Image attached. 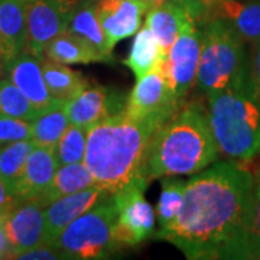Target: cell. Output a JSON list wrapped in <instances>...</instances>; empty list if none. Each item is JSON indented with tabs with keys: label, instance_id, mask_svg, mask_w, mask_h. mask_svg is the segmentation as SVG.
Listing matches in <instances>:
<instances>
[{
	"label": "cell",
	"instance_id": "28",
	"mask_svg": "<svg viewBox=\"0 0 260 260\" xmlns=\"http://www.w3.org/2000/svg\"><path fill=\"white\" fill-rule=\"evenodd\" d=\"M39 112L8 77L0 78V116L32 121Z\"/></svg>",
	"mask_w": 260,
	"mask_h": 260
},
{
	"label": "cell",
	"instance_id": "13",
	"mask_svg": "<svg viewBox=\"0 0 260 260\" xmlns=\"http://www.w3.org/2000/svg\"><path fill=\"white\" fill-rule=\"evenodd\" d=\"M95 10L112 51L120 41L138 34L148 12L142 0H99Z\"/></svg>",
	"mask_w": 260,
	"mask_h": 260
},
{
	"label": "cell",
	"instance_id": "26",
	"mask_svg": "<svg viewBox=\"0 0 260 260\" xmlns=\"http://www.w3.org/2000/svg\"><path fill=\"white\" fill-rule=\"evenodd\" d=\"M253 159L257 160L253 174L250 211L242 243L239 259H260V152Z\"/></svg>",
	"mask_w": 260,
	"mask_h": 260
},
{
	"label": "cell",
	"instance_id": "3",
	"mask_svg": "<svg viewBox=\"0 0 260 260\" xmlns=\"http://www.w3.org/2000/svg\"><path fill=\"white\" fill-rule=\"evenodd\" d=\"M208 112L191 103L178 110L156 132L143 174L152 179L192 177L211 167L218 156Z\"/></svg>",
	"mask_w": 260,
	"mask_h": 260
},
{
	"label": "cell",
	"instance_id": "5",
	"mask_svg": "<svg viewBox=\"0 0 260 260\" xmlns=\"http://www.w3.org/2000/svg\"><path fill=\"white\" fill-rule=\"evenodd\" d=\"M239 34L220 18L203 23V47L197 73V87L208 94L250 78V59Z\"/></svg>",
	"mask_w": 260,
	"mask_h": 260
},
{
	"label": "cell",
	"instance_id": "19",
	"mask_svg": "<svg viewBox=\"0 0 260 260\" xmlns=\"http://www.w3.org/2000/svg\"><path fill=\"white\" fill-rule=\"evenodd\" d=\"M146 13L148 15H146L145 25L156 37L159 45L162 48V52L165 55V59H167L168 52L174 45V42L177 41L182 26L189 19L194 18L184 6H181L178 3H172V2L152 8Z\"/></svg>",
	"mask_w": 260,
	"mask_h": 260
},
{
	"label": "cell",
	"instance_id": "10",
	"mask_svg": "<svg viewBox=\"0 0 260 260\" xmlns=\"http://www.w3.org/2000/svg\"><path fill=\"white\" fill-rule=\"evenodd\" d=\"M5 232L13 251L12 259L23 251L45 244V207L38 200H23L3 218Z\"/></svg>",
	"mask_w": 260,
	"mask_h": 260
},
{
	"label": "cell",
	"instance_id": "30",
	"mask_svg": "<svg viewBox=\"0 0 260 260\" xmlns=\"http://www.w3.org/2000/svg\"><path fill=\"white\" fill-rule=\"evenodd\" d=\"M184 191H185L184 181L172 179V177L164 181L162 192L159 195L156 210H155L160 227L168 225L178 215L184 203Z\"/></svg>",
	"mask_w": 260,
	"mask_h": 260
},
{
	"label": "cell",
	"instance_id": "37",
	"mask_svg": "<svg viewBox=\"0 0 260 260\" xmlns=\"http://www.w3.org/2000/svg\"><path fill=\"white\" fill-rule=\"evenodd\" d=\"M8 59L5 58L3 52L0 51V78H5L6 77V73H8Z\"/></svg>",
	"mask_w": 260,
	"mask_h": 260
},
{
	"label": "cell",
	"instance_id": "32",
	"mask_svg": "<svg viewBox=\"0 0 260 260\" xmlns=\"http://www.w3.org/2000/svg\"><path fill=\"white\" fill-rule=\"evenodd\" d=\"M142 2L148 10L152 9V8H156L159 5H164V3H169V2L178 3V5L184 6L192 15V18L197 20L198 25H203L207 20V8L200 0H142Z\"/></svg>",
	"mask_w": 260,
	"mask_h": 260
},
{
	"label": "cell",
	"instance_id": "2",
	"mask_svg": "<svg viewBox=\"0 0 260 260\" xmlns=\"http://www.w3.org/2000/svg\"><path fill=\"white\" fill-rule=\"evenodd\" d=\"M179 104L145 117H132L121 112L91 124L87 133L84 164L93 174L95 185L114 194L142 175L152 140Z\"/></svg>",
	"mask_w": 260,
	"mask_h": 260
},
{
	"label": "cell",
	"instance_id": "16",
	"mask_svg": "<svg viewBox=\"0 0 260 260\" xmlns=\"http://www.w3.org/2000/svg\"><path fill=\"white\" fill-rule=\"evenodd\" d=\"M58 167L55 148L35 145L29 153L23 174L13 189L16 203L23 200H39L51 185Z\"/></svg>",
	"mask_w": 260,
	"mask_h": 260
},
{
	"label": "cell",
	"instance_id": "7",
	"mask_svg": "<svg viewBox=\"0 0 260 260\" xmlns=\"http://www.w3.org/2000/svg\"><path fill=\"white\" fill-rule=\"evenodd\" d=\"M148 185V178L139 175L113 194L117 211L116 237L121 247L138 246L153 233L155 211L145 198Z\"/></svg>",
	"mask_w": 260,
	"mask_h": 260
},
{
	"label": "cell",
	"instance_id": "1",
	"mask_svg": "<svg viewBox=\"0 0 260 260\" xmlns=\"http://www.w3.org/2000/svg\"><path fill=\"white\" fill-rule=\"evenodd\" d=\"M253 174L240 162H218L185 182L184 203L156 239L191 260L239 259L250 211Z\"/></svg>",
	"mask_w": 260,
	"mask_h": 260
},
{
	"label": "cell",
	"instance_id": "15",
	"mask_svg": "<svg viewBox=\"0 0 260 260\" xmlns=\"http://www.w3.org/2000/svg\"><path fill=\"white\" fill-rule=\"evenodd\" d=\"M6 77L28 97L38 112H42L58 102L48 90L42 73V59L38 56L29 52L16 56L8 65Z\"/></svg>",
	"mask_w": 260,
	"mask_h": 260
},
{
	"label": "cell",
	"instance_id": "20",
	"mask_svg": "<svg viewBox=\"0 0 260 260\" xmlns=\"http://www.w3.org/2000/svg\"><path fill=\"white\" fill-rule=\"evenodd\" d=\"M67 32L84 39L85 42L93 45L103 55L107 56L112 61V49L109 48L107 38L97 16L95 3L74 2L73 9L70 12V18H68Z\"/></svg>",
	"mask_w": 260,
	"mask_h": 260
},
{
	"label": "cell",
	"instance_id": "36",
	"mask_svg": "<svg viewBox=\"0 0 260 260\" xmlns=\"http://www.w3.org/2000/svg\"><path fill=\"white\" fill-rule=\"evenodd\" d=\"M12 256H13V251H12L9 239L5 232L3 218H0V259H12Z\"/></svg>",
	"mask_w": 260,
	"mask_h": 260
},
{
	"label": "cell",
	"instance_id": "23",
	"mask_svg": "<svg viewBox=\"0 0 260 260\" xmlns=\"http://www.w3.org/2000/svg\"><path fill=\"white\" fill-rule=\"evenodd\" d=\"M93 185H95L93 174L90 172V169L84 162L59 165L49 188L38 201L44 207H47L52 201H55L56 198L75 194Z\"/></svg>",
	"mask_w": 260,
	"mask_h": 260
},
{
	"label": "cell",
	"instance_id": "6",
	"mask_svg": "<svg viewBox=\"0 0 260 260\" xmlns=\"http://www.w3.org/2000/svg\"><path fill=\"white\" fill-rule=\"evenodd\" d=\"M116 204L113 194L102 198L88 211L65 227L49 243L62 259L94 260L110 257L121 249L116 237Z\"/></svg>",
	"mask_w": 260,
	"mask_h": 260
},
{
	"label": "cell",
	"instance_id": "40",
	"mask_svg": "<svg viewBox=\"0 0 260 260\" xmlns=\"http://www.w3.org/2000/svg\"><path fill=\"white\" fill-rule=\"evenodd\" d=\"M73 2H91V3H97L99 0H73Z\"/></svg>",
	"mask_w": 260,
	"mask_h": 260
},
{
	"label": "cell",
	"instance_id": "33",
	"mask_svg": "<svg viewBox=\"0 0 260 260\" xmlns=\"http://www.w3.org/2000/svg\"><path fill=\"white\" fill-rule=\"evenodd\" d=\"M15 259L20 260H56V259H62V256L58 253V251L49 246V244H41L38 247H34V249H29V250L23 251L18 254Z\"/></svg>",
	"mask_w": 260,
	"mask_h": 260
},
{
	"label": "cell",
	"instance_id": "8",
	"mask_svg": "<svg viewBox=\"0 0 260 260\" xmlns=\"http://www.w3.org/2000/svg\"><path fill=\"white\" fill-rule=\"evenodd\" d=\"M201 47L203 29L198 28L194 19H189L182 26L164 61L168 81L178 100H182L197 81Z\"/></svg>",
	"mask_w": 260,
	"mask_h": 260
},
{
	"label": "cell",
	"instance_id": "34",
	"mask_svg": "<svg viewBox=\"0 0 260 260\" xmlns=\"http://www.w3.org/2000/svg\"><path fill=\"white\" fill-rule=\"evenodd\" d=\"M250 59V75L253 85H254V90L256 94L260 100V39L257 42L253 44V49H251V56Z\"/></svg>",
	"mask_w": 260,
	"mask_h": 260
},
{
	"label": "cell",
	"instance_id": "27",
	"mask_svg": "<svg viewBox=\"0 0 260 260\" xmlns=\"http://www.w3.org/2000/svg\"><path fill=\"white\" fill-rule=\"evenodd\" d=\"M34 146L35 143L32 139L19 140L0 146V177L8 184L12 192L23 174L29 153Z\"/></svg>",
	"mask_w": 260,
	"mask_h": 260
},
{
	"label": "cell",
	"instance_id": "18",
	"mask_svg": "<svg viewBox=\"0 0 260 260\" xmlns=\"http://www.w3.org/2000/svg\"><path fill=\"white\" fill-rule=\"evenodd\" d=\"M0 51L8 62L26 51V5L0 0Z\"/></svg>",
	"mask_w": 260,
	"mask_h": 260
},
{
	"label": "cell",
	"instance_id": "17",
	"mask_svg": "<svg viewBox=\"0 0 260 260\" xmlns=\"http://www.w3.org/2000/svg\"><path fill=\"white\" fill-rule=\"evenodd\" d=\"M224 19L243 41L254 44L260 39V2L217 0L207 10V19Z\"/></svg>",
	"mask_w": 260,
	"mask_h": 260
},
{
	"label": "cell",
	"instance_id": "22",
	"mask_svg": "<svg viewBox=\"0 0 260 260\" xmlns=\"http://www.w3.org/2000/svg\"><path fill=\"white\" fill-rule=\"evenodd\" d=\"M164 61H165V55L162 52L158 39L153 35V32L145 25L135 35L129 55L123 61V64L129 67L136 80H139L152 70H155L156 67L164 64Z\"/></svg>",
	"mask_w": 260,
	"mask_h": 260
},
{
	"label": "cell",
	"instance_id": "21",
	"mask_svg": "<svg viewBox=\"0 0 260 260\" xmlns=\"http://www.w3.org/2000/svg\"><path fill=\"white\" fill-rule=\"evenodd\" d=\"M45 56L59 64H93V62H110L93 45L70 32H64L49 42L45 49Z\"/></svg>",
	"mask_w": 260,
	"mask_h": 260
},
{
	"label": "cell",
	"instance_id": "24",
	"mask_svg": "<svg viewBox=\"0 0 260 260\" xmlns=\"http://www.w3.org/2000/svg\"><path fill=\"white\" fill-rule=\"evenodd\" d=\"M42 73L49 93L58 100H71L90 87L88 80L81 73L48 58L42 59Z\"/></svg>",
	"mask_w": 260,
	"mask_h": 260
},
{
	"label": "cell",
	"instance_id": "38",
	"mask_svg": "<svg viewBox=\"0 0 260 260\" xmlns=\"http://www.w3.org/2000/svg\"><path fill=\"white\" fill-rule=\"evenodd\" d=\"M200 2H201V3L204 5L205 8H207V10H208V8H210V6H211L213 3H215L217 0H200Z\"/></svg>",
	"mask_w": 260,
	"mask_h": 260
},
{
	"label": "cell",
	"instance_id": "25",
	"mask_svg": "<svg viewBox=\"0 0 260 260\" xmlns=\"http://www.w3.org/2000/svg\"><path fill=\"white\" fill-rule=\"evenodd\" d=\"M32 123V142L37 146L55 148L67 127L70 119L65 110L64 100H58L55 104L39 112Z\"/></svg>",
	"mask_w": 260,
	"mask_h": 260
},
{
	"label": "cell",
	"instance_id": "35",
	"mask_svg": "<svg viewBox=\"0 0 260 260\" xmlns=\"http://www.w3.org/2000/svg\"><path fill=\"white\" fill-rule=\"evenodd\" d=\"M16 205V198L10 191L8 184L0 177V218H5L6 214Z\"/></svg>",
	"mask_w": 260,
	"mask_h": 260
},
{
	"label": "cell",
	"instance_id": "31",
	"mask_svg": "<svg viewBox=\"0 0 260 260\" xmlns=\"http://www.w3.org/2000/svg\"><path fill=\"white\" fill-rule=\"evenodd\" d=\"M28 139H32L30 121L0 116V146Z\"/></svg>",
	"mask_w": 260,
	"mask_h": 260
},
{
	"label": "cell",
	"instance_id": "14",
	"mask_svg": "<svg viewBox=\"0 0 260 260\" xmlns=\"http://www.w3.org/2000/svg\"><path fill=\"white\" fill-rule=\"evenodd\" d=\"M109 194L110 192H107L102 186L93 185L75 194L56 198L55 201L47 205L45 207V244L54 242L68 224L73 223L80 215L88 211L91 207H94L102 198Z\"/></svg>",
	"mask_w": 260,
	"mask_h": 260
},
{
	"label": "cell",
	"instance_id": "29",
	"mask_svg": "<svg viewBox=\"0 0 260 260\" xmlns=\"http://www.w3.org/2000/svg\"><path fill=\"white\" fill-rule=\"evenodd\" d=\"M87 133L88 127L71 124L67 127L64 135L55 146V155L58 165H68L84 162L85 146H87Z\"/></svg>",
	"mask_w": 260,
	"mask_h": 260
},
{
	"label": "cell",
	"instance_id": "4",
	"mask_svg": "<svg viewBox=\"0 0 260 260\" xmlns=\"http://www.w3.org/2000/svg\"><path fill=\"white\" fill-rule=\"evenodd\" d=\"M218 152L246 164L260 152V100L250 78L205 94Z\"/></svg>",
	"mask_w": 260,
	"mask_h": 260
},
{
	"label": "cell",
	"instance_id": "39",
	"mask_svg": "<svg viewBox=\"0 0 260 260\" xmlns=\"http://www.w3.org/2000/svg\"><path fill=\"white\" fill-rule=\"evenodd\" d=\"M20 3H25V5H30V3H34V2H37V0H19Z\"/></svg>",
	"mask_w": 260,
	"mask_h": 260
},
{
	"label": "cell",
	"instance_id": "12",
	"mask_svg": "<svg viewBox=\"0 0 260 260\" xmlns=\"http://www.w3.org/2000/svg\"><path fill=\"white\" fill-rule=\"evenodd\" d=\"M178 100L168 81L164 64L139 78L127 95L124 112L132 117H145L171 106H177Z\"/></svg>",
	"mask_w": 260,
	"mask_h": 260
},
{
	"label": "cell",
	"instance_id": "9",
	"mask_svg": "<svg viewBox=\"0 0 260 260\" xmlns=\"http://www.w3.org/2000/svg\"><path fill=\"white\" fill-rule=\"evenodd\" d=\"M73 0H37L26 5V51L41 59L51 41L67 32Z\"/></svg>",
	"mask_w": 260,
	"mask_h": 260
},
{
	"label": "cell",
	"instance_id": "11",
	"mask_svg": "<svg viewBox=\"0 0 260 260\" xmlns=\"http://www.w3.org/2000/svg\"><path fill=\"white\" fill-rule=\"evenodd\" d=\"M127 95L124 91L103 85L87 87L83 93L65 102L71 124L90 127L97 121L124 112Z\"/></svg>",
	"mask_w": 260,
	"mask_h": 260
}]
</instances>
